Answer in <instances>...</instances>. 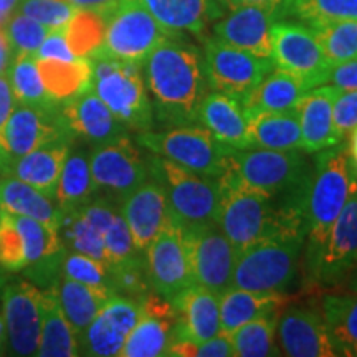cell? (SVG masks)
I'll return each mask as SVG.
<instances>
[{
  "instance_id": "6da1fadb",
  "label": "cell",
  "mask_w": 357,
  "mask_h": 357,
  "mask_svg": "<svg viewBox=\"0 0 357 357\" xmlns=\"http://www.w3.org/2000/svg\"><path fill=\"white\" fill-rule=\"evenodd\" d=\"M142 66L158 123L166 128L199 124L200 105L208 93L199 48L169 35Z\"/></svg>"
},
{
  "instance_id": "7a4b0ae2",
  "label": "cell",
  "mask_w": 357,
  "mask_h": 357,
  "mask_svg": "<svg viewBox=\"0 0 357 357\" xmlns=\"http://www.w3.org/2000/svg\"><path fill=\"white\" fill-rule=\"evenodd\" d=\"M357 171L352 166L347 146L319 151L312 166L306 200V252L310 263L328 238L333 223L354 190Z\"/></svg>"
},
{
  "instance_id": "3957f363",
  "label": "cell",
  "mask_w": 357,
  "mask_h": 357,
  "mask_svg": "<svg viewBox=\"0 0 357 357\" xmlns=\"http://www.w3.org/2000/svg\"><path fill=\"white\" fill-rule=\"evenodd\" d=\"M91 61V89L128 129L144 132L154 128L153 102L147 95L141 65L113 58L101 50Z\"/></svg>"
},
{
  "instance_id": "277c9868",
  "label": "cell",
  "mask_w": 357,
  "mask_h": 357,
  "mask_svg": "<svg viewBox=\"0 0 357 357\" xmlns=\"http://www.w3.org/2000/svg\"><path fill=\"white\" fill-rule=\"evenodd\" d=\"M301 235H275L236 255L231 288L257 293H284L300 271Z\"/></svg>"
},
{
  "instance_id": "5b68a950",
  "label": "cell",
  "mask_w": 357,
  "mask_h": 357,
  "mask_svg": "<svg viewBox=\"0 0 357 357\" xmlns=\"http://www.w3.org/2000/svg\"><path fill=\"white\" fill-rule=\"evenodd\" d=\"M311 172L306 153L298 149H235L223 176L268 197H281L306 185Z\"/></svg>"
},
{
  "instance_id": "8992f818",
  "label": "cell",
  "mask_w": 357,
  "mask_h": 357,
  "mask_svg": "<svg viewBox=\"0 0 357 357\" xmlns=\"http://www.w3.org/2000/svg\"><path fill=\"white\" fill-rule=\"evenodd\" d=\"M147 166L149 177L166 192L169 213L184 229L215 222L220 202L218 178L199 176L155 154L147 159Z\"/></svg>"
},
{
  "instance_id": "52a82bcc",
  "label": "cell",
  "mask_w": 357,
  "mask_h": 357,
  "mask_svg": "<svg viewBox=\"0 0 357 357\" xmlns=\"http://www.w3.org/2000/svg\"><path fill=\"white\" fill-rule=\"evenodd\" d=\"M137 142L151 154L172 160L199 176L213 178L223 176L235 151L199 124L167 128L159 132H139Z\"/></svg>"
},
{
  "instance_id": "ba28073f",
  "label": "cell",
  "mask_w": 357,
  "mask_h": 357,
  "mask_svg": "<svg viewBox=\"0 0 357 357\" xmlns=\"http://www.w3.org/2000/svg\"><path fill=\"white\" fill-rule=\"evenodd\" d=\"M105 19V40L100 50L123 61L141 65L169 33L139 0H118L100 12Z\"/></svg>"
},
{
  "instance_id": "9c48e42d",
  "label": "cell",
  "mask_w": 357,
  "mask_h": 357,
  "mask_svg": "<svg viewBox=\"0 0 357 357\" xmlns=\"http://www.w3.org/2000/svg\"><path fill=\"white\" fill-rule=\"evenodd\" d=\"M357 265V182L334 220L328 238L310 263H305L306 287H342Z\"/></svg>"
},
{
  "instance_id": "30bf717a",
  "label": "cell",
  "mask_w": 357,
  "mask_h": 357,
  "mask_svg": "<svg viewBox=\"0 0 357 357\" xmlns=\"http://www.w3.org/2000/svg\"><path fill=\"white\" fill-rule=\"evenodd\" d=\"M204 68L212 91L243 102L275 65L271 58L257 56L215 37L205 42Z\"/></svg>"
},
{
  "instance_id": "8fae6325",
  "label": "cell",
  "mask_w": 357,
  "mask_h": 357,
  "mask_svg": "<svg viewBox=\"0 0 357 357\" xmlns=\"http://www.w3.org/2000/svg\"><path fill=\"white\" fill-rule=\"evenodd\" d=\"M88 158L95 190L106 192L118 202L149 178L147 160L128 134L95 146Z\"/></svg>"
},
{
  "instance_id": "7c38bea8",
  "label": "cell",
  "mask_w": 357,
  "mask_h": 357,
  "mask_svg": "<svg viewBox=\"0 0 357 357\" xmlns=\"http://www.w3.org/2000/svg\"><path fill=\"white\" fill-rule=\"evenodd\" d=\"M271 61L275 68L300 77L311 88L328 83L331 65L306 24L276 20L271 26Z\"/></svg>"
},
{
  "instance_id": "4fadbf2b",
  "label": "cell",
  "mask_w": 357,
  "mask_h": 357,
  "mask_svg": "<svg viewBox=\"0 0 357 357\" xmlns=\"http://www.w3.org/2000/svg\"><path fill=\"white\" fill-rule=\"evenodd\" d=\"M192 275L197 284L222 294L231 288L236 252L215 222L184 229Z\"/></svg>"
},
{
  "instance_id": "5bb4252c",
  "label": "cell",
  "mask_w": 357,
  "mask_h": 357,
  "mask_svg": "<svg viewBox=\"0 0 357 357\" xmlns=\"http://www.w3.org/2000/svg\"><path fill=\"white\" fill-rule=\"evenodd\" d=\"M144 258L151 288L169 301L195 283L185 247L184 227L171 213L162 231L146 248Z\"/></svg>"
},
{
  "instance_id": "9a60e30c",
  "label": "cell",
  "mask_w": 357,
  "mask_h": 357,
  "mask_svg": "<svg viewBox=\"0 0 357 357\" xmlns=\"http://www.w3.org/2000/svg\"><path fill=\"white\" fill-rule=\"evenodd\" d=\"M276 339L283 356L334 357L321 310L311 305H284L276 323Z\"/></svg>"
},
{
  "instance_id": "2e32d148",
  "label": "cell",
  "mask_w": 357,
  "mask_h": 357,
  "mask_svg": "<svg viewBox=\"0 0 357 357\" xmlns=\"http://www.w3.org/2000/svg\"><path fill=\"white\" fill-rule=\"evenodd\" d=\"M3 321L8 344L15 356H37L42 333V291L17 281L3 289Z\"/></svg>"
},
{
  "instance_id": "e0dca14e",
  "label": "cell",
  "mask_w": 357,
  "mask_h": 357,
  "mask_svg": "<svg viewBox=\"0 0 357 357\" xmlns=\"http://www.w3.org/2000/svg\"><path fill=\"white\" fill-rule=\"evenodd\" d=\"M139 319V303L116 294L100 314L79 334V354L113 357L126 344V339Z\"/></svg>"
},
{
  "instance_id": "ac0fdd59",
  "label": "cell",
  "mask_w": 357,
  "mask_h": 357,
  "mask_svg": "<svg viewBox=\"0 0 357 357\" xmlns=\"http://www.w3.org/2000/svg\"><path fill=\"white\" fill-rule=\"evenodd\" d=\"M139 319L119 352L121 357L167 356L176 331V311L172 303L151 291L139 301Z\"/></svg>"
},
{
  "instance_id": "d6986e66",
  "label": "cell",
  "mask_w": 357,
  "mask_h": 357,
  "mask_svg": "<svg viewBox=\"0 0 357 357\" xmlns=\"http://www.w3.org/2000/svg\"><path fill=\"white\" fill-rule=\"evenodd\" d=\"M61 137H73V134L63 126L58 109H40L17 102L3 129L0 144L10 162Z\"/></svg>"
},
{
  "instance_id": "ffe728a7",
  "label": "cell",
  "mask_w": 357,
  "mask_h": 357,
  "mask_svg": "<svg viewBox=\"0 0 357 357\" xmlns=\"http://www.w3.org/2000/svg\"><path fill=\"white\" fill-rule=\"evenodd\" d=\"M171 303L176 311L174 341L200 344L220 333V294L194 283L177 293Z\"/></svg>"
},
{
  "instance_id": "44dd1931",
  "label": "cell",
  "mask_w": 357,
  "mask_h": 357,
  "mask_svg": "<svg viewBox=\"0 0 357 357\" xmlns=\"http://www.w3.org/2000/svg\"><path fill=\"white\" fill-rule=\"evenodd\" d=\"M58 116L73 136L83 137L95 146L126 136L129 131L93 89L61 102L58 106Z\"/></svg>"
},
{
  "instance_id": "7402d4cb",
  "label": "cell",
  "mask_w": 357,
  "mask_h": 357,
  "mask_svg": "<svg viewBox=\"0 0 357 357\" xmlns=\"http://www.w3.org/2000/svg\"><path fill=\"white\" fill-rule=\"evenodd\" d=\"M121 213L131 231L134 245L144 253L167 223L166 192L154 178L146 181L121 200Z\"/></svg>"
},
{
  "instance_id": "603a6c76",
  "label": "cell",
  "mask_w": 357,
  "mask_h": 357,
  "mask_svg": "<svg viewBox=\"0 0 357 357\" xmlns=\"http://www.w3.org/2000/svg\"><path fill=\"white\" fill-rule=\"evenodd\" d=\"M280 20L273 12L261 7H238L218 20L213 33L222 42L234 45L261 58H271V26Z\"/></svg>"
},
{
  "instance_id": "cb8c5ba5",
  "label": "cell",
  "mask_w": 357,
  "mask_h": 357,
  "mask_svg": "<svg viewBox=\"0 0 357 357\" xmlns=\"http://www.w3.org/2000/svg\"><path fill=\"white\" fill-rule=\"evenodd\" d=\"M337 95V88L321 84L310 89L300 105L296 106L300 116L303 153L318 154L319 151L341 144L333 119V102Z\"/></svg>"
},
{
  "instance_id": "d4e9b609",
  "label": "cell",
  "mask_w": 357,
  "mask_h": 357,
  "mask_svg": "<svg viewBox=\"0 0 357 357\" xmlns=\"http://www.w3.org/2000/svg\"><path fill=\"white\" fill-rule=\"evenodd\" d=\"M70 151L71 137H61L19 159L10 160L3 174H10L20 178L25 184L32 185L33 189L47 195L48 199L55 200L58 181H60Z\"/></svg>"
},
{
  "instance_id": "484cf974",
  "label": "cell",
  "mask_w": 357,
  "mask_h": 357,
  "mask_svg": "<svg viewBox=\"0 0 357 357\" xmlns=\"http://www.w3.org/2000/svg\"><path fill=\"white\" fill-rule=\"evenodd\" d=\"M199 124L223 144L234 149H250L247 113L235 98L208 91L200 105Z\"/></svg>"
},
{
  "instance_id": "4316f807",
  "label": "cell",
  "mask_w": 357,
  "mask_h": 357,
  "mask_svg": "<svg viewBox=\"0 0 357 357\" xmlns=\"http://www.w3.org/2000/svg\"><path fill=\"white\" fill-rule=\"evenodd\" d=\"M311 84L300 77L273 68L242 102L245 113H281L296 109Z\"/></svg>"
},
{
  "instance_id": "83f0119b",
  "label": "cell",
  "mask_w": 357,
  "mask_h": 357,
  "mask_svg": "<svg viewBox=\"0 0 357 357\" xmlns=\"http://www.w3.org/2000/svg\"><path fill=\"white\" fill-rule=\"evenodd\" d=\"M169 35L204 33L208 20L218 15L213 0H139Z\"/></svg>"
},
{
  "instance_id": "f1b7e54d",
  "label": "cell",
  "mask_w": 357,
  "mask_h": 357,
  "mask_svg": "<svg viewBox=\"0 0 357 357\" xmlns=\"http://www.w3.org/2000/svg\"><path fill=\"white\" fill-rule=\"evenodd\" d=\"M291 298L283 293H257L229 288L220 294V333L230 336L248 321L281 311Z\"/></svg>"
},
{
  "instance_id": "f546056e",
  "label": "cell",
  "mask_w": 357,
  "mask_h": 357,
  "mask_svg": "<svg viewBox=\"0 0 357 357\" xmlns=\"http://www.w3.org/2000/svg\"><path fill=\"white\" fill-rule=\"evenodd\" d=\"M319 310L336 356L357 357V291L323 293Z\"/></svg>"
},
{
  "instance_id": "4dcf8cb0",
  "label": "cell",
  "mask_w": 357,
  "mask_h": 357,
  "mask_svg": "<svg viewBox=\"0 0 357 357\" xmlns=\"http://www.w3.org/2000/svg\"><path fill=\"white\" fill-rule=\"evenodd\" d=\"M250 149L303 151L300 116L296 109L247 114Z\"/></svg>"
},
{
  "instance_id": "1f68e13d",
  "label": "cell",
  "mask_w": 357,
  "mask_h": 357,
  "mask_svg": "<svg viewBox=\"0 0 357 357\" xmlns=\"http://www.w3.org/2000/svg\"><path fill=\"white\" fill-rule=\"evenodd\" d=\"M55 289L61 310L78 337L100 314L106 303L116 296V291L111 288L89 287L63 276L58 280Z\"/></svg>"
},
{
  "instance_id": "d6a6232c",
  "label": "cell",
  "mask_w": 357,
  "mask_h": 357,
  "mask_svg": "<svg viewBox=\"0 0 357 357\" xmlns=\"http://www.w3.org/2000/svg\"><path fill=\"white\" fill-rule=\"evenodd\" d=\"M0 211L35 218L53 229H58L61 220V211L55 200L10 174L0 177Z\"/></svg>"
},
{
  "instance_id": "836d02e7",
  "label": "cell",
  "mask_w": 357,
  "mask_h": 357,
  "mask_svg": "<svg viewBox=\"0 0 357 357\" xmlns=\"http://www.w3.org/2000/svg\"><path fill=\"white\" fill-rule=\"evenodd\" d=\"M37 356L75 357L79 356L78 336L66 319L55 287L42 291V333Z\"/></svg>"
},
{
  "instance_id": "e575fe53",
  "label": "cell",
  "mask_w": 357,
  "mask_h": 357,
  "mask_svg": "<svg viewBox=\"0 0 357 357\" xmlns=\"http://www.w3.org/2000/svg\"><path fill=\"white\" fill-rule=\"evenodd\" d=\"M45 91L56 105L91 89V61L75 58L71 61L37 60Z\"/></svg>"
},
{
  "instance_id": "d590c367",
  "label": "cell",
  "mask_w": 357,
  "mask_h": 357,
  "mask_svg": "<svg viewBox=\"0 0 357 357\" xmlns=\"http://www.w3.org/2000/svg\"><path fill=\"white\" fill-rule=\"evenodd\" d=\"M89 158L83 151H70L55 192V204L61 212L75 211L91 200L95 194Z\"/></svg>"
},
{
  "instance_id": "8d00e7d4",
  "label": "cell",
  "mask_w": 357,
  "mask_h": 357,
  "mask_svg": "<svg viewBox=\"0 0 357 357\" xmlns=\"http://www.w3.org/2000/svg\"><path fill=\"white\" fill-rule=\"evenodd\" d=\"M13 96L19 105L33 106V108L56 111L55 101L45 91L37 65V58L32 53H15L7 70Z\"/></svg>"
},
{
  "instance_id": "74e56055",
  "label": "cell",
  "mask_w": 357,
  "mask_h": 357,
  "mask_svg": "<svg viewBox=\"0 0 357 357\" xmlns=\"http://www.w3.org/2000/svg\"><path fill=\"white\" fill-rule=\"evenodd\" d=\"M278 312L260 316V318L248 321L240 326L236 331L230 334L231 344H234L235 356L240 357H265L280 356L275 346L276 323H278Z\"/></svg>"
},
{
  "instance_id": "f35d334b",
  "label": "cell",
  "mask_w": 357,
  "mask_h": 357,
  "mask_svg": "<svg viewBox=\"0 0 357 357\" xmlns=\"http://www.w3.org/2000/svg\"><path fill=\"white\" fill-rule=\"evenodd\" d=\"M307 26L331 66L357 58V20L318 22Z\"/></svg>"
},
{
  "instance_id": "ab89813d",
  "label": "cell",
  "mask_w": 357,
  "mask_h": 357,
  "mask_svg": "<svg viewBox=\"0 0 357 357\" xmlns=\"http://www.w3.org/2000/svg\"><path fill=\"white\" fill-rule=\"evenodd\" d=\"M61 242L71 252L83 253V255L98 258L105 261V243H102V234L84 217L82 208L61 212L60 227Z\"/></svg>"
},
{
  "instance_id": "60d3db41",
  "label": "cell",
  "mask_w": 357,
  "mask_h": 357,
  "mask_svg": "<svg viewBox=\"0 0 357 357\" xmlns=\"http://www.w3.org/2000/svg\"><path fill=\"white\" fill-rule=\"evenodd\" d=\"M12 220L19 229L22 238H24L25 257L29 265L38 263L45 258L63 255L66 247L61 242L58 229L47 225V223L35 220V218L24 215H12Z\"/></svg>"
},
{
  "instance_id": "b9f144b4",
  "label": "cell",
  "mask_w": 357,
  "mask_h": 357,
  "mask_svg": "<svg viewBox=\"0 0 357 357\" xmlns=\"http://www.w3.org/2000/svg\"><path fill=\"white\" fill-rule=\"evenodd\" d=\"M65 37L77 58H88L100 50L105 40V19L100 12L78 8L65 25Z\"/></svg>"
},
{
  "instance_id": "7bdbcfd3",
  "label": "cell",
  "mask_w": 357,
  "mask_h": 357,
  "mask_svg": "<svg viewBox=\"0 0 357 357\" xmlns=\"http://www.w3.org/2000/svg\"><path fill=\"white\" fill-rule=\"evenodd\" d=\"M289 15H296L306 25L357 20V0H293Z\"/></svg>"
},
{
  "instance_id": "ee69618b",
  "label": "cell",
  "mask_w": 357,
  "mask_h": 357,
  "mask_svg": "<svg viewBox=\"0 0 357 357\" xmlns=\"http://www.w3.org/2000/svg\"><path fill=\"white\" fill-rule=\"evenodd\" d=\"M111 270V284L116 294L131 298L139 301L147 293L153 291L151 288L149 275H147L146 258L141 253L129 260L119 263V265L109 266Z\"/></svg>"
},
{
  "instance_id": "f6af8a7d",
  "label": "cell",
  "mask_w": 357,
  "mask_h": 357,
  "mask_svg": "<svg viewBox=\"0 0 357 357\" xmlns=\"http://www.w3.org/2000/svg\"><path fill=\"white\" fill-rule=\"evenodd\" d=\"M61 276L63 278L89 284V287L111 288V270L105 261L83 255L78 252H65L61 260Z\"/></svg>"
},
{
  "instance_id": "bcb514c9",
  "label": "cell",
  "mask_w": 357,
  "mask_h": 357,
  "mask_svg": "<svg viewBox=\"0 0 357 357\" xmlns=\"http://www.w3.org/2000/svg\"><path fill=\"white\" fill-rule=\"evenodd\" d=\"M3 30H6L13 55L15 53H32L35 55V52L38 50L47 35L52 32V29L19 12H13L8 17Z\"/></svg>"
},
{
  "instance_id": "7dc6e473",
  "label": "cell",
  "mask_w": 357,
  "mask_h": 357,
  "mask_svg": "<svg viewBox=\"0 0 357 357\" xmlns=\"http://www.w3.org/2000/svg\"><path fill=\"white\" fill-rule=\"evenodd\" d=\"M102 243H105V258L108 266L119 265V263L136 257L137 253H142L134 245L132 235L121 212L114 213L108 230L102 236Z\"/></svg>"
},
{
  "instance_id": "c3c4849f",
  "label": "cell",
  "mask_w": 357,
  "mask_h": 357,
  "mask_svg": "<svg viewBox=\"0 0 357 357\" xmlns=\"http://www.w3.org/2000/svg\"><path fill=\"white\" fill-rule=\"evenodd\" d=\"M78 8L66 0H20L15 12L24 13L48 29H60L68 24Z\"/></svg>"
},
{
  "instance_id": "681fc988",
  "label": "cell",
  "mask_w": 357,
  "mask_h": 357,
  "mask_svg": "<svg viewBox=\"0 0 357 357\" xmlns=\"http://www.w3.org/2000/svg\"><path fill=\"white\" fill-rule=\"evenodd\" d=\"M29 266L25 257L24 238L13 223L10 213L0 211V268L20 271Z\"/></svg>"
},
{
  "instance_id": "f907efd6",
  "label": "cell",
  "mask_w": 357,
  "mask_h": 357,
  "mask_svg": "<svg viewBox=\"0 0 357 357\" xmlns=\"http://www.w3.org/2000/svg\"><path fill=\"white\" fill-rule=\"evenodd\" d=\"M333 119L341 141L352 129L357 128V89L356 91L337 89V95L333 102Z\"/></svg>"
},
{
  "instance_id": "816d5d0a",
  "label": "cell",
  "mask_w": 357,
  "mask_h": 357,
  "mask_svg": "<svg viewBox=\"0 0 357 357\" xmlns=\"http://www.w3.org/2000/svg\"><path fill=\"white\" fill-rule=\"evenodd\" d=\"M35 58L37 60H61V61H71L75 60L73 52L70 50V45L66 42L65 37V26L60 29H53L40 48L35 52Z\"/></svg>"
},
{
  "instance_id": "f5cc1de1",
  "label": "cell",
  "mask_w": 357,
  "mask_h": 357,
  "mask_svg": "<svg viewBox=\"0 0 357 357\" xmlns=\"http://www.w3.org/2000/svg\"><path fill=\"white\" fill-rule=\"evenodd\" d=\"M328 83L342 91H356L357 89V58L333 65L328 75Z\"/></svg>"
},
{
  "instance_id": "db71d44e",
  "label": "cell",
  "mask_w": 357,
  "mask_h": 357,
  "mask_svg": "<svg viewBox=\"0 0 357 357\" xmlns=\"http://www.w3.org/2000/svg\"><path fill=\"white\" fill-rule=\"evenodd\" d=\"M235 349L227 334L218 333L207 341L195 346V357H234Z\"/></svg>"
},
{
  "instance_id": "11a10c76",
  "label": "cell",
  "mask_w": 357,
  "mask_h": 357,
  "mask_svg": "<svg viewBox=\"0 0 357 357\" xmlns=\"http://www.w3.org/2000/svg\"><path fill=\"white\" fill-rule=\"evenodd\" d=\"M222 6H225L229 10H234V8L238 7H261L266 8V10L273 12L280 20H283L284 17L289 15V8H291L293 0H218Z\"/></svg>"
},
{
  "instance_id": "9f6ffc18",
  "label": "cell",
  "mask_w": 357,
  "mask_h": 357,
  "mask_svg": "<svg viewBox=\"0 0 357 357\" xmlns=\"http://www.w3.org/2000/svg\"><path fill=\"white\" fill-rule=\"evenodd\" d=\"M15 106L17 100L13 96L10 82H8L7 73H2L0 75V141H2L3 129H6V124Z\"/></svg>"
},
{
  "instance_id": "6f0895ef",
  "label": "cell",
  "mask_w": 357,
  "mask_h": 357,
  "mask_svg": "<svg viewBox=\"0 0 357 357\" xmlns=\"http://www.w3.org/2000/svg\"><path fill=\"white\" fill-rule=\"evenodd\" d=\"M12 58H13V52H12L10 43H8L6 30L0 29V75L7 73Z\"/></svg>"
},
{
  "instance_id": "680465c9",
  "label": "cell",
  "mask_w": 357,
  "mask_h": 357,
  "mask_svg": "<svg viewBox=\"0 0 357 357\" xmlns=\"http://www.w3.org/2000/svg\"><path fill=\"white\" fill-rule=\"evenodd\" d=\"M114 2H118V0H71V3L77 8H89V10L96 12H102L105 8L113 6Z\"/></svg>"
},
{
  "instance_id": "91938a15",
  "label": "cell",
  "mask_w": 357,
  "mask_h": 357,
  "mask_svg": "<svg viewBox=\"0 0 357 357\" xmlns=\"http://www.w3.org/2000/svg\"><path fill=\"white\" fill-rule=\"evenodd\" d=\"M347 153H349L351 162L354 169L357 171V128L351 131V137H349V146H347Z\"/></svg>"
},
{
  "instance_id": "94428289",
  "label": "cell",
  "mask_w": 357,
  "mask_h": 357,
  "mask_svg": "<svg viewBox=\"0 0 357 357\" xmlns=\"http://www.w3.org/2000/svg\"><path fill=\"white\" fill-rule=\"evenodd\" d=\"M20 0H0V13H3L6 17H10L15 8L19 7Z\"/></svg>"
},
{
  "instance_id": "6125c7cd",
  "label": "cell",
  "mask_w": 357,
  "mask_h": 357,
  "mask_svg": "<svg viewBox=\"0 0 357 357\" xmlns=\"http://www.w3.org/2000/svg\"><path fill=\"white\" fill-rule=\"evenodd\" d=\"M342 287L351 289V291H357V265H356L354 270H352L351 273L347 275V278L344 280V283H342Z\"/></svg>"
},
{
  "instance_id": "be15d7a7",
  "label": "cell",
  "mask_w": 357,
  "mask_h": 357,
  "mask_svg": "<svg viewBox=\"0 0 357 357\" xmlns=\"http://www.w3.org/2000/svg\"><path fill=\"white\" fill-rule=\"evenodd\" d=\"M7 164H8V154L6 153V149H3L2 144H0V176L6 172Z\"/></svg>"
},
{
  "instance_id": "e7e4bbea",
  "label": "cell",
  "mask_w": 357,
  "mask_h": 357,
  "mask_svg": "<svg viewBox=\"0 0 357 357\" xmlns=\"http://www.w3.org/2000/svg\"><path fill=\"white\" fill-rule=\"evenodd\" d=\"M7 329H6V321H3V316H0V349H2L3 339H6Z\"/></svg>"
},
{
  "instance_id": "03108f58",
  "label": "cell",
  "mask_w": 357,
  "mask_h": 357,
  "mask_svg": "<svg viewBox=\"0 0 357 357\" xmlns=\"http://www.w3.org/2000/svg\"><path fill=\"white\" fill-rule=\"evenodd\" d=\"M7 19H8V17L3 15V13H0V29H3V26H6Z\"/></svg>"
},
{
  "instance_id": "003e7915",
  "label": "cell",
  "mask_w": 357,
  "mask_h": 357,
  "mask_svg": "<svg viewBox=\"0 0 357 357\" xmlns=\"http://www.w3.org/2000/svg\"><path fill=\"white\" fill-rule=\"evenodd\" d=\"M66 2H71V0H66Z\"/></svg>"
}]
</instances>
